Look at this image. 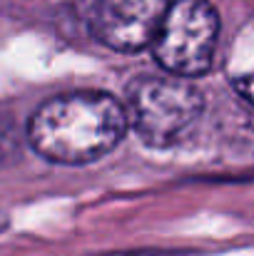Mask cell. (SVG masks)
I'll use <instances>...</instances> for the list:
<instances>
[{
  "instance_id": "obj_1",
  "label": "cell",
  "mask_w": 254,
  "mask_h": 256,
  "mask_svg": "<svg viewBox=\"0 0 254 256\" xmlns=\"http://www.w3.org/2000/svg\"><path fill=\"white\" fill-rule=\"evenodd\" d=\"M127 127V107L112 94L80 90L43 102L28 122V142L43 160L78 167L115 150Z\"/></svg>"
},
{
  "instance_id": "obj_2",
  "label": "cell",
  "mask_w": 254,
  "mask_h": 256,
  "mask_svg": "<svg viewBox=\"0 0 254 256\" xmlns=\"http://www.w3.org/2000/svg\"><path fill=\"white\" fill-rule=\"evenodd\" d=\"M204 112V94L182 75L140 78L127 90V117L137 137L155 147L167 150L182 142Z\"/></svg>"
},
{
  "instance_id": "obj_3",
  "label": "cell",
  "mask_w": 254,
  "mask_h": 256,
  "mask_svg": "<svg viewBox=\"0 0 254 256\" xmlns=\"http://www.w3.org/2000/svg\"><path fill=\"white\" fill-rule=\"evenodd\" d=\"M219 12L209 0H172L152 42V55L169 75L199 78L214 62Z\"/></svg>"
},
{
  "instance_id": "obj_4",
  "label": "cell",
  "mask_w": 254,
  "mask_h": 256,
  "mask_svg": "<svg viewBox=\"0 0 254 256\" xmlns=\"http://www.w3.org/2000/svg\"><path fill=\"white\" fill-rule=\"evenodd\" d=\"M172 0H80L85 25L110 50L137 52L155 42Z\"/></svg>"
},
{
  "instance_id": "obj_5",
  "label": "cell",
  "mask_w": 254,
  "mask_h": 256,
  "mask_svg": "<svg viewBox=\"0 0 254 256\" xmlns=\"http://www.w3.org/2000/svg\"><path fill=\"white\" fill-rule=\"evenodd\" d=\"M234 87H237V92L249 102L254 107V72L249 75H244V78H239V80H234Z\"/></svg>"
}]
</instances>
